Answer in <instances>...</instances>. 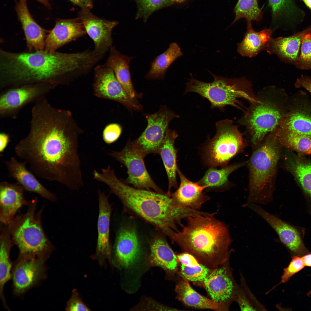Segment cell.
<instances>
[{
  "label": "cell",
  "mask_w": 311,
  "mask_h": 311,
  "mask_svg": "<svg viewBox=\"0 0 311 311\" xmlns=\"http://www.w3.org/2000/svg\"><path fill=\"white\" fill-rule=\"evenodd\" d=\"M30 124L28 134L15 146L17 158L40 178L71 190L82 187L78 139L83 131L71 112L43 98L32 108Z\"/></svg>",
  "instance_id": "obj_1"
},
{
  "label": "cell",
  "mask_w": 311,
  "mask_h": 311,
  "mask_svg": "<svg viewBox=\"0 0 311 311\" xmlns=\"http://www.w3.org/2000/svg\"><path fill=\"white\" fill-rule=\"evenodd\" d=\"M95 64L90 50L67 53L45 50L13 53L1 50L0 88L36 83L56 86L87 73Z\"/></svg>",
  "instance_id": "obj_2"
},
{
  "label": "cell",
  "mask_w": 311,
  "mask_h": 311,
  "mask_svg": "<svg viewBox=\"0 0 311 311\" xmlns=\"http://www.w3.org/2000/svg\"><path fill=\"white\" fill-rule=\"evenodd\" d=\"M104 183L111 194L120 199L126 207L152 223L170 239L178 230L181 220L198 214L197 210L179 206L171 196L144 189L131 187L116 176L108 174Z\"/></svg>",
  "instance_id": "obj_3"
},
{
  "label": "cell",
  "mask_w": 311,
  "mask_h": 311,
  "mask_svg": "<svg viewBox=\"0 0 311 311\" xmlns=\"http://www.w3.org/2000/svg\"><path fill=\"white\" fill-rule=\"evenodd\" d=\"M215 213L198 215L185 219L181 230L171 240L201 263L215 268L225 263L230 254L233 240L228 226L215 218Z\"/></svg>",
  "instance_id": "obj_4"
},
{
  "label": "cell",
  "mask_w": 311,
  "mask_h": 311,
  "mask_svg": "<svg viewBox=\"0 0 311 311\" xmlns=\"http://www.w3.org/2000/svg\"><path fill=\"white\" fill-rule=\"evenodd\" d=\"M281 147L274 132L254 149L247 164L249 193L243 207H248L253 204L267 205L273 201Z\"/></svg>",
  "instance_id": "obj_5"
},
{
  "label": "cell",
  "mask_w": 311,
  "mask_h": 311,
  "mask_svg": "<svg viewBox=\"0 0 311 311\" xmlns=\"http://www.w3.org/2000/svg\"><path fill=\"white\" fill-rule=\"evenodd\" d=\"M284 94L274 87L264 88L244 112L240 122L245 127L254 149L278 128L287 111Z\"/></svg>",
  "instance_id": "obj_6"
},
{
  "label": "cell",
  "mask_w": 311,
  "mask_h": 311,
  "mask_svg": "<svg viewBox=\"0 0 311 311\" xmlns=\"http://www.w3.org/2000/svg\"><path fill=\"white\" fill-rule=\"evenodd\" d=\"M211 74L214 80L209 83L198 80L191 76L186 84L184 94L189 92L198 94L209 101L211 109H218L222 112L225 106H230L244 112L246 108L240 99H245L251 104L256 101V94L249 83Z\"/></svg>",
  "instance_id": "obj_7"
},
{
  "label": "cell",
  "mask_w": 311,
  "mask_h": 311,
  "mask_svg": "<svg viewBox=\"0 0 311 311\" xmlns=\"http://www.w3.org/2000/svg\"><path fill=\"white\" fill-rule=\"evenodd\" d=\"M37 198L30 200L26 213L14 217L7 225L19 255L50 256L54 249L41 223L43 207L36 212Z\"/></svg>",
  "instance_id": "obj_8"
},
{
  "label": "cell",
  "mask_w": 311,
  "mask_h": 311,
  "mask_svg": "<svg viewBox=\"0 0 311 311\" xmlns=\"http://www.w3.org/2000/svg\"><path fill=\"white\" fill-rule=\"evenodd\" d=\"M215 127L216 134L208 141L204 156L205 162L212 167L225 165L244 146L242 134L231 120H219Z\"/></svg>",
  "instance_id": "obj_9"
},
{
  "label": "cell",
  "mask_w": 311,
  "mask_h": 311,
  "mask_svg": "<svg viewBox=\"0 0 311 311\" xmlns=\"http://www.w3.org/2000/svg\"><path fill=\"white\" fill-rule=\"evenodd\" d=\"M50 256L19 255L11 273L12 288L15 295H22L46 278V263Z\"/></svg>",
  "instance_id": "obj_10"
},
{
  "label": "cell",
  "mask_w": 311,
  "mask_h": 311,
  "mask_svg": "<svg viewBox=\"0 0 311 311\" xmlns=\"http://www.w3.org/2000/svg\"><path fill=\"white\" fill-rule=\"evenodd\" d=\"M56 86L48 83L27 84L3 90L0 95V117H16L28 104L46 96Z\"/></svg>",
  "instance_id": "obj_11"
},
{
  "label": "cell",
  "mask_w": 311,
  "mask_h": 311,
  "mask_svg": "<svg viewBox=\"0 0 311 311\" xmlns=\"http://www.w3.org/2000/svg\"><path fill=\"white\" fill-rule=\"evenodd\" d=\"M179 116L166 106H162L157 112L147 114V124L140 136L132 141L145 157L151 153H158L168 129L170 122Z\"/></svg>",
  "instance_id": "obj_12"
},
{
  "label": "cell",
  "mask_w": 311,
  "mask_h": 311,
  "mask_svg": "<svg viewBox=\"0 0 311 311\" xmlns=\"http://www.w3.org/2000/svg\"><path fill=\"white\" fill-rule=\"evenodd\" d=\"M109 155L125 166L127 169L128 177L126 182L135 187L164 194L155 183L149 175L145 165L144 156L128 141L124 148L120 151H112Z\"/></svg>",
  "instance_id": "obj_13"
},
{
  "label": "cell",
  "mask_w": 311,
  "mask_h": 311,
  "mask_svg": "<svg viewBox=\"0 0 311 311\" xmlns=\"http://www.w3.org/2000/svg\"><path fill=\"white\" fill-rule=\"evenodd\" d=\"M93 84L95 95L122 104L130 110L141 111L142 105L136 99L130 98L117 80L112 69L106 63L94 68Z\"/></svg>",
  "instance_id": "obj_14"
},
{
  "label": "cell",
  "mask_w": 311,
  "mask_h": 311,
  "mask_svg": "<svg viewBox=\"0 0 311 311\" xmlns=\"http://www.w3.org/2000/svg\"><path fill=\"white\" fill-rule=\"evenodd\" d=\"M228 260L224 264L214 268L203 283L211 299L228 310L235 301L238 284L234 278Z\"/></svg>",
  "instance_id": "obj_15"
},
{
  "label": "cell",
  "mask_w": 311,
  "mask_h": 311,
  "mask_svg": "<svg viewBox=\"0 0 311 311\" xmlns=\"http://www.w3.org/2000/svg\"><path fill=\"white\" fill-rule=\"evenodd\" d=\"M248 208L262 218L274 230L292 256L301 257L309 253L304 245L300 232L295 227L266 211L260 205L253 204Z\"/></svg>",
  "instance_id": "obj_16"
},
{
  "label": "cell",
  "mask_w": 311,
  "mask_h": 311,
  "mask_svg": "<svg viewBox=\"0 0 311 311\" xmlns=\"http://www.w3.org/2000/svg\"><path fill=\"white\" fill-rule=\"evenodd\" d=\"M79 17L94 42V51L102 58L113 46L112 32L118 22L98 18L88 9H82Z\"/></svg>",
  "instance_id": "obj_17"
},
{
  "label": "cell",
  "mask_w": 311,
  "mask_h": 311,
  "mask_svg": "<svg viewBox=\"0 0 311 311\" xmlns=\"http://www.w3.org/2000/svg\"><path fill=\"white\" fill-rule=\"evenodd\" d=\"M87 34L79 17L57 19L54 28L49 31L45 40V50L52 52L60 48Z\"/></svg>",
  "instance_id": "obj_18"
},
{
  "label": "cell",
  "mask_w": 311,
  "mask_h": 311,
  "mask_svg": "<svg viewBox=\"0 0 311 311\" xmlns=\"http://www.w3.org/2000/svg\"><path fill=\"white\" fill-rule=\"evenodd\" d=\"M5 163L9 177L15 180L25 191L37 194L52 202L56 200L55 195L39 181L35 175L28 169L24 162L12 157Z\"/></svg>",
  "instance_id": "obj_19"
},
{
  "label": "cell",
  "mask_w": 311,
  "mask_h": 311,
  "mask_svg": "<svg viewBox=\"0 0 311 311\" xmlns=\"http://www.w3.org/2000/svg\"><path fill=\"white\" fill-rule=\"evenodd\" d=\"M23 188L17 183L3 181L0 183V221L7 225L14 217L18 210L27 206L29 201L24 196Z\"/></svg>",
  "instance_id": "obj_20"
},
{
  "label": "cell",
  "mask_w": 311,
  "mask_h": 311,
  "mask_svg": "<svg viewBox=\"0 0 311 311\" xmlns=\"http://www.w3.org/2000/svg\"><path fill=\"white\" fill-rule=\"evenodd\" d=\"M99 213L97 222L98 236L95 257L102 262L110 258L111 246L109 239L111 207L108 196L98 189Z\"/></svg>",
  "instance_id": "obj_21"
},
{
  "label": "cell",
  "mask_w": 311,
  "mask_h": 311,
  "mask_svg": "<svg viewBox=\"0 0 311 311\" xmlns=\"http://www.w3.org/2000/svg\"><path fill=\"white\" fill-rule=\"evenodd\" d=\"M177 172L180 184L177 190L170 196L179 206L199 210L202 205L209 200L210 197L203 192L208 186H203L188 179L178 167Z\"/></svg>",
  "instance_id": "obj_22"
},
{
  "label": "cell",
  "mask_w": 311,
  "mask_h": 311,
  "mask_svg": "<svg viewBox=\"0 0 311 311\" xmlns=\"http://www.w3.org/2000/svg\"><path fill=\"white\" fill-rule=\"evenodd\" d=\"M18 18L21 22L29 52L43 51L45 49L46 33L44 29L33 19L28 10L26 0H19L16 7Z\"/></svg>",
  "instance_id": "obj_23"
},
{
  "label": "cell",
  "mask_w": 311,
  "mask_h": 311,
  "mask_svg": "<svg viewBox=\"0 0 311 311\" xmlns=\"http://www.w3.org/2000/svg\"><path fill=\"white\" fill-rule=\"evenodd\" d=\"M284 154L285 167L302 189L311 213V161L288 150Z\"/></svg>",
  "instance_id": "obj_24"
},
{
  "label": "cell",
  "mask_w": 311,
  "mask_h": 311,
  "mask_svg": "<svg viewBox=\"0 0 311 311\" xmlns=\"http://www.w3.org/2000/svg\"><path fill=\"white\" fill-rule=\"evenodd\" d=\"M140 252L135 231L131 228H121L117 235L115 245V257L118 264L128 267L136 261Z\"/></svg>",
  "instance_id": "obj_25"
},
{
  "label": "cell",
  "mask_w": 311,
  "mask_h": 311,
  "mask_svg": "<svg viewBox=\"0 0 311 311\" xmlns=\"http://www.w3.org/2000/svg\"><path fill=\"white\" fill-rule=\"evenodd\" d=\"M105 63L113 70L115 75L125 91L131 98H140L142 94L135 90L132 81L129 63L133 58L124 55L113 46Z\"/></svg>",
  "instance_id": "obj_26"
},
{
  "label": "cell",
  "mask_w": 311,
  "mask_h": 311,
  "mask_svg": "<svg viewBox=\"0 0 311 311\" xmlns=\"http://www.w3.org/2000/svg\"><path fill=\"white\" fill-rule=\"evenodd\" d=\"M276 131L295 133L311 137V110L302 107L287 111Z\"/></svg>",
  "instance_id": "obj_27"
},
{
  "label": "cell",
  "mask_w": 311,
  "mask_h": 311,
  "mask_svg": "<svg viewBox=\"0 0 311 311\" xmlns=\"http://www.w3.org/2000/svg\"><path fill=\"white\" fill-rule=\"evenodd\" d=\"M178 136L176 131L168 128L158 152L162 160L167 174L168 188L166 194L169 196L171 194V188H176L177 186L176 180L178 168L176 160L177 150L174 144Z\"/></svg>",
  "instance_id": "obj_28"
},
{
  "label": "cell",
  "mask_w": 311,
  "mask_h": 311,
  "mask_svg": "<svg viewBox=\"0 0 311 311\" xmlns=\"http://www.w3.org/2000/svg\"><path fill=\"white\" fill-rule=\"evenodd\" d=\"M7 225L1 224L0 235V297L5 309H10L3 293L6 283L11 278L12 264L10 254L13 244Z\"/></svg>",
  "instance_id": "obj_29"
},
{
  "label": "cell",
  "mask_w": 311,
  "mask_h": 311,
  "mask_svg": "<svg viewBox=\"0 0 311 311\" xmlns=\"http://www.w3.org/2000/svg\"><path fill=\"white\" fill-rule=\"evenodd\" d=\"M188 281L184 279L177 284L175 288L178 298L185 305L200 309L227 310L222 305L197 292Z\"/></svg>",
  "instance_id": "obj_30"
},
{
  "label": "cell",
  "mask_w": 311,
  "mask_h": 311,
  "mask_svg": "<svg viewBox=\"0 0 311 311\" xmlns=\"http://www.w3.org/2000/svg\"><path fill=\"white\" fill-rule=\"evenodd\" d=\"M307 28L287 37L271 39L269 42L272 50L288 62L295 66L299 55L303 37Z\"/></svg>",
  "instance_id": "obj_31"
},
{
  "label": "cell",
  "mask_w": 311,
  "mask_h": 311,
  "mask_svg": "<svg viewBox=\"0 0 311 311\" xmlns=\"http://www.w3.org/2000/svg\"><path fill=\"white\" fill-rule=\"evenodd\" d=\"M247 31L243 41L239 44L238 51L242 55L252 57L256 55L271 40L272 31L265 29L262 31H255L251 22H247Z\"/></svg>",
  "instance_id": "obj_32"
},
{
  "label": "cell",
  "mask_w": 311,
  "mask_h": 311,
  "mask_svg": "<svg viewBox=\"0 0 311 311\" xmlns=\"http://www.w3.org/2000/svg\"><path fill=\"white\" fill-rule=\"evenodd\" d=\"M151 257L152 263L170 272L177 270V256L167 242L161 237L155 238L151 244Z\"/></svg>",
  "instance_id": "obj_33"
},
{
  "label": "cell",
  "mask_w": 311,
  "mask_h": 311,
  "mask_svg": "<svg viewBox=\"0 0 311 311\" xmlns=\"http://www.w3.org/2000/svg\"><path fill=\"white\" fill-rule=\"evenodd\" d=\"M182 55L183 53L178 45L176 43H172L164 52L154 59L145 78L148 79H163L170 65Z\"/></svg>",
  "instance_id": "obj_34"
},
{
  "label": "cell",
  "mask_w": 311,
  "mask_h": 311,
  "mask_svg": "<svg viewBox=\"0 0 311 311\" xmlns=\"http://www.w3.org/2000/svg\"><path fill=\"white\" fill-rule=\"evenodd\" d=\"M181 265V272L185 279L194 282H203L211 270L193 255L186 252L177 256Z\"/></svg>",
  "instance_id": "obj_35"
},
{
  "label": "cell",
  "mask_w": 311,
  "mask_h": 311,
  "mask_svg": "<svg viewBox=\"0 0 311 311\" xmlns=\"http://www.w3.org/2000/svg\"><path fill=\"white\" fill-rule=\"evenodd\" d=\"M247 161H243L225 166L218 169L211 167L206 172L203 177L197 182L201 185L208 186V188H219L227 185L228 178L232 172L247 165Z\"/></svg>",
  "instance_id": "obj_36"
},
{
  "label": "cell",
  "mask_w": 311,
  "mask_h": 311,
  "mask_svg": "<svg viewBox=\"0 0 311 311\" xmlns=\"http://www.w3.org/2000/svg\"><path fill=\"white\" fill-rule=\"evenodd\" d=\"M281 146L298 155H311V137L293 132H275Z\"/></svg>",
  "instance_id": "obj_37"
},
{
  "label": "cell",
  "mask_w": 311,
  "mask_h": 311,
  "mask_svg": "<svg viewBox=\"0 0 311 311\" xmlns=\"http://www.w3.org/2000/svg\"><path fill=\"white\" fill-rule=\"evenodd\" d=\"M136 3L137 11L136 18L142 19L145 22L156 11L175 5H182L193 0H133Z\"/></svg>",
  "instance_id": "obj_38"
},
{
  "label": "cell",
  "mask_w": 311,
  "mask_h": 311,
  "mask_svg": "<svg viewBox=\"0 0 311 311\" xmlns=\"http://www.w3.org/2000/svg\"><path fill=\"white\" fill-rule=\"evenodd\" d=\"M235 17L233 24L241 18L247 22L259 21L262 18L263 13L259 8L258 0H238L234 9Z\"/></svg>",
  "instance_id": "obj_39"
},
{
  "label": "cell",
  "mask_w": 311,
  "mask_h": 311,
  "mask_svg": "<svg viewBox=\"0 0 311 311\" xmlns=\"http://www.w3.org/2000/svg\"><path fill=\"white\" fill-rule=\"evenodd\" d=\"M274 20L285 18L288 20L295 17L298 10L292 0H268Z\"/></svg>",
  "instance_id": "obj_40"
},
{
  "label": "cell",
  "mask_w": 311,
  "mask_h": 311,
  "mask_svg": "<svg viewBox=\"0 0 311 311\" xmlns=\"http://www.w3.org/2000/svg\"><path fill=\"white\" fill-rule=\"evenodd\" d=\"M295 66L302 70L311 69V26L307 27L302 38L299 55Z\"/></svg>",
  "instance_id": "obj_41"
},
{
  "label": "cell",
  "mask_w": 311,
  "mask_h": 311,
  "mask_svg": "<svg viewBox=\"0 0 311 311\" xmlns=\"http://www.w3.org/2000/svg\"><path fill=\"white\" fill-rule=\"evenodd\" d=\"M235 301L242 311H257L253 294L241 285L238 284Z\"/></svg>",
  "instance_id": "obj_42"
},
{
  "label": "cell",
  "mask_w": 311,
  "mask_h": 311,
  "mask_svg": "<svg viewBox=\"0 0 311 311\" xmlns=\"http://www.w3.org/2000/svg\"><path fill=\"white\" fill-rule=\"evenodd\" d=\"M305 266L301 257L293 256L288 266L284 269L281 276V282L285 283L289 281L294 275L300 271Z\"/></svg>",
  "instance_id": "obj_43"
},
{
  "label": "cell",
  "mask_w": 311,
  "mask_h": 311,
  "mask_svg": "<svg viewBox=\"0 0 311 311\" xmlns=\"http://www.w3.org/2000/svg\"><path fill=\"white\" fill-rule=\"evenodd\" d=\"M122 131L121 126L118 124L112 123L107 125L103 132V141L107 144L113 143L119 138Z\"/></svg>",
  "instance_id": "obj_44"
},
{
  "label": "cell",
  "mask_w": 311,
  "mask_h": 311,
  "mask_svg": "<svg viewBox=\"0 0 311 311\" xmlns=\"http://www.w3.org/2000/svg\"><path fill=\"white\" fill-rule=\"evenodd\" d=\"M66 310L69 311H88L90 310L81 299L76 290L73 291L72 296L67 302Z\"/></svg>",
  "instance_id": "obj_45"
},
{
  "label": "cell",
  "mask_w": 311,
  "mask_h": 311,
  "mask_svg": "<svg viewBox=\"0 0 311 311\" xmlns=\"http://www.w3.org/2000/svg\"><path fill=\"white\" fill-rule=\"evenodd\" d=\"M295 86L296 88H304L311 94V77L302 75L297 79Z\"/></svg>",
  "instance_id": "obj_46"
},
{
  "label": "cell",
  "mask_w": 311,
  "mask_h": 311,
  "mask_svg": "<svg viewBox=\"0 0 311 311\" xmlns=\"http://www.w3.org/2000/svg\"><path fill=\"white\" fill-rule=\"evenodd\" d=\"M10 141L8 134L2 132L0 133V153H2L7 147Z\"/></svg>",
  "instance_id": "obj_47"
},
{
  "label": "cell",
  "mask_w": 311,
  "mask_h": 311,
  "mask_svg": "<svg viewBox=\"0 0 311 311\" xmlns=\"http://www.w3.org/2000/svg\"><path fill=\"white\" fill-rule=\"evenodd\" d=\"M82 9L90 10L93 7V0H69Z\"/></svg>",
  "instance_id": "obj_48"
},
{
  "label": "cell",
  "mask_w": 311,
  "mask_h": 311,
  "mask_svg": "<svg viewBox=\"0 0 311 311\" xmlns=\"http://www.w3.org/2000/svg\"><path fill=\"white\" fill-rule=\"evenodd\" d=\"M305 266L311 267V253H308L301 257Z\"/></svg>",
  "instance_id": "obj_49"
},
{
  "label": "cell",
  "mask_w": 311,
  "mask_h": 311,
  "mask_svg": "<svg viewBox=\"0 0 311 311\" xmlns=\"http://www.w3.org/2000/svg\"><path fill=\"white\" fill-rule=\"evenodd\" d=\"M39 2L43 4L46 7L49 9H51V6L50 1L54 0H36Z\"/></svg>",
  "instance_id": "obj_50"
},
{
  "label": "cell",
  "mask_w": 311,
  "mask_h": 311,
  "mask_svg": "<svg viewBox=\"0 0 311 311\" xmlns=\"http://www.w3.org/2000/svg\"><path fill=\"white\" fill-rule=\"evenodd\" d=\"M306 5V6L308 7V8L311 10V0H301Z\"/></svg>",
  "instance_id": "obj_51"
},
{
  "label": "cell",
  "mask_w": 311,
  "mask_h": 311,
  "mask_svg": "<svg viewBox=\"0 0 311 311\" xmlns=\"http://www.w3.org/2000/svg\"><path fill=\"white\" fill-rule=\"evenodd\" d=\"M307 295H308V296H310V295H311V290H310V291H309V292H308V293H307Z\"/></svg>",
  "instance_id": "obj_52"
}]
</instances>
